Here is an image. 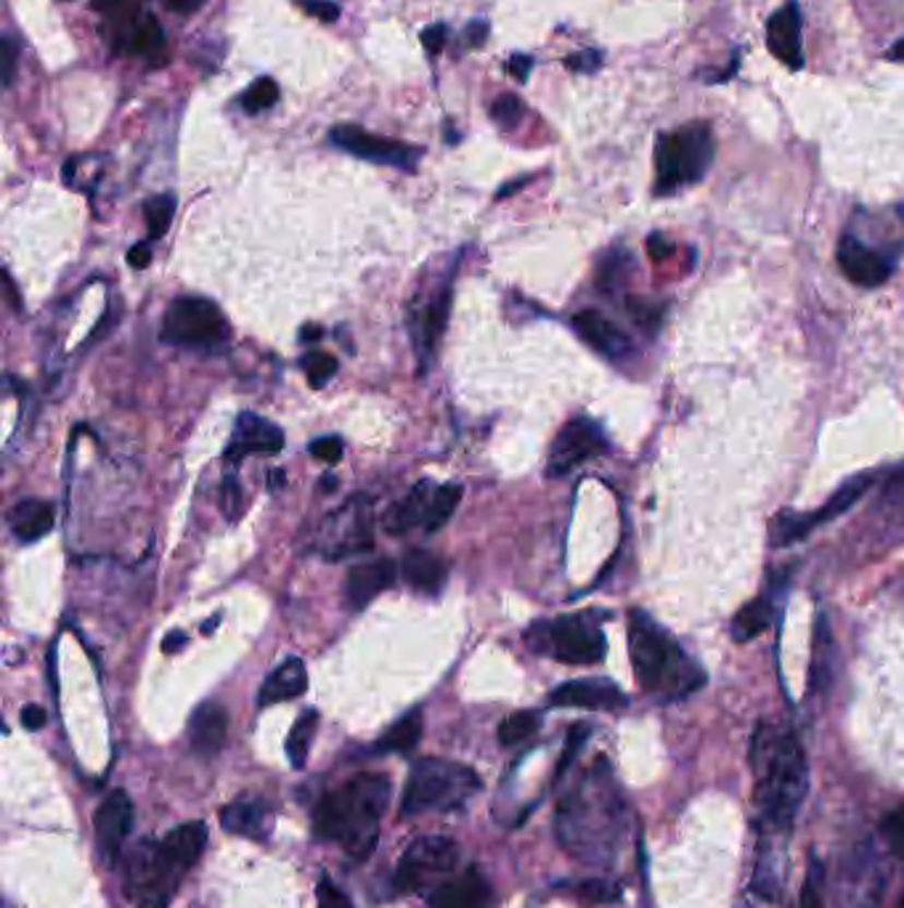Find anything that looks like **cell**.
<instances>
[{
    "instance_id": "obj_35",
    "label": "cell",
    "mask_w": 904,
    "mask_h": 908,
    "mask_svg": "<svg viewBox=\"0 0 904 908\" xmlns=\"http://www.w3.org/2000/svg\"><path fill=\"white\" fill-rule=\"evenodd\" d=\"M173 215H176V197L173 194L152 197L144 208L148 239H163L165 232L173 224Z\"/></svg>"
},
{
    "instance_id": "obj_6",
    "label": "cell",
    "mask_w": 904,
    "mask_h": 908,
    "mask_svg": "<svg viewBox=\"0 0 904 908\" xmlns=\"http://www.w3.org/2000/svg\"><path fill=\"white\" fill-rule=\"evenodd\" d=\"M475 792H480V776L467 765L438 757L419 759L408 774L404 797H401V818L449 811L467 802Z\"/></svg>"
},
{
    "instance_id": "obj_15",
    "label": "cell",
    "mask_w": 904,
    "mask_h": 908,
    "mask_svg": "<svg viewBox=\"0 0 904 908\" xmlns=\"http://www.w3.org/2000/svg\"><path fill=\"white\" fill-rule=\"evenodd\" d=\"M804 16L801 3L798 0H788L780 5L775 14L766 20V48L777 61H783L788 70H804L807 57H804Z\"/></svg>"
},
{
    "instance_id": "obj_55",
    "label": "cell",
    "mask_w": 904,
    "mask_h": 908,
    "mask_svg": "<svg viewBox=\"0 0 904 908\" xmlns=\"http://www.w3.org/2000/svg\"><path fill=\"white\" fill-rule=\"evenodd\" d=\"M488 30H491V27H488V22H483V20L469 22L467 24V33H464V35H467L469 46H475V48L483 46V40L488 38Z\"/></svg>"
},
{
    "instance_id": "obj_4",
    "label": "cell",
    "mask_w": 904,
    "mask_h": 908,
    "mask_svg": "<svg viewBox=\"0 0 904 908\" xmlns=\"http://www.w3.org/2000/svg\"><path fill=\"white\" fill-rule=\"evenodd\" d=\"M629 657L637 683L647 694L682 699L705 683V675L685 657L674 635L645 611L629 614Z\"/></svg>"
},
{
    "instance_id": "obj_43",
    "label": "cell",
    "mask_w": 904,
    "mask_h": 908,
    "mask_svg": "<svg viewBox=\"0 0 904 908\" xmlns=\"http://www.w3.org/2000/svg\"><path fill=\"white\" fill-rule=\"evenodd\" d=\"M590 733H592V728H590V726H584V722H581V726H573L571 731H568L566 752H562V755H560V763H557V774H555V778H560L562 774H566L568 768H571V763L575 759V755H579V752H581V746L586 744V739H590Z\"/></svg>"
},
{
    "instance_id": "obj_8",
    "label": "cell",
    "mask_w": 904,
    "mask_h": 908,
    "mask_svg": "<svg viewBox=\"0 0 904 908\" xmlns=\"http://www.w3.org/2000/svg\"><path fill=\"white\" fill-rule=\"evenodd\" d=\"M870 486H872V475L870 473H859V475H852V479L846 481V484L841 486V490L835 492L833 497L828 499V503L822 505L820 510H814V512H794V510L777 512L775 521H772V545L788 547V545H794V542L807 540V536L812 534L817 527H822V523L833 521V518L844 516L846 510H852L854 505H857L859 499L865 497V492H868Z\"/></svg>"
},
{
    "instance_id": "obj_30",
    "label": "cell",
    "mask_w": 904,
    "mask_h": 908,
    "mask_svg": "<svg viewBox=\"0 0 904 908\" xmlns=\"http://www.w3.org/2000/svg\"><path fill=\"white\" fill-rule=\"evenodd\" d=\"M126 51L135 54V57L146 61H163L165 59V33L163 24L154 20L152 14L141 16L130 30Z\"/></svg>"
},
{
    "instance_id": "obj_33",
    "label": "cell",
    "mask_w": 904,
    "mask_h": 908,
    "mask_svg": "<svg viewBox=\"0 0 904 908\" xmlns=\"http://www.w3.org/2000/svg\"><path fill=\"white\" fill-rule=\"evenodd\" d=\"M135 5H139V0H93V9L102 11L109 24L111 43H128L130 30L139 22L135 20Z\"/></svg>"
},
{
    "instance_id": "obj_40",
    "label": "cell",
    "mask_w": 904,
    "mask_h": 908,
    "mask_svg": "<svg viewBox=\"0 0 904 908\" xmlns=\"http://www.w3.org/2000/svg\"><path fill=\"white\" fill-rule=\"evenodd\" d=\"M523 102H520V96L515 94H501L497 96V102L491 104V120L501 128H515L518 122L523 120Z\"/></svg>"
},
{
    "instance_id": "obj_16",
    "label": "cell",
    "mask_w": 904,
    "mask_h": 908,
    "mask_svg": "<svg viewBox=\"0 0 904 908\" xmlns=\"http://www.w3.org/2000/svg\"><path fill=\"white\" fill-rule=\"evenodd\" d=\"M835 258H838V266L846 280L859 284V287H878V284H883L894 274V261L889 256L872 250V247L865 245L863 239L852 237V234H846L841 239Z\"/></svg>"
},
{
    "instance_id": "obj_23",
    "label": "cell",
    "mask_w": 904,
    "mask_h": 908,
    "mask_svg": "<svg viewBox=\"0 0 904 908\" xmlns=\"http://www.w3.org/2000/svg\"><path fill=\"white\" fill-rule=\"evenodd\" d=\"M401 577H404V582L412 590L436 595V592L443 590L445 579H449V564H445L441 555L430 553V550L414 547L401 561Z\"/></svg>"
},
{
    "instance_id": "obj_5",
    "label": "cell",
    "mask_w": 904,
    "mask_h": 908,
    "mask_svg": "<svg viewBox=\"0 0 904 908\" xmlns=\"http://www.w3.org/2000/svg\"><path fill=\"white\" fill-rule=\"evenodd\" d=\"M714 157L716 139L711 122H685L661 133L655 141V197L677 194L679 189L701 184Z\"/></svg>"
},
{
    "instance_id": "obj_38",
    "label": "cell",
    "mask_w": 904,
    "mask_h": 908,
    "mask_svg": "<svg viewBox=\"0 0 904 908\" xmlns=\"http://www.w3.org/2000/svg\"><path fill=\"white\" fill-rule=\"evenodd\" d=\"M300 364H302V373H306V378L313 388L326 386V382H330L340 369L337 359H334L332 354H326V351H308V354L300 359Z\"/></svg>"
},
{
    "instance_id": "obj_51",
    "label": "cell",
    "mask_w": 904,
    "mask_h": 908,
    "mask_svg": "<svg viewBox=\"0 0 904 908\" xmlns=\"http://www.w3.org/2000/svg\"><path fill=\"white\" fill-rule=\"evenodd\" d=\"M22 726L27 728V731H40V728L46 726V709L37 707V704H27V707L22 709Z\"/></svg>"
},
{
    "instance_id": "obj_14",
    "label": "cell",
    "mask_w": 904,
    "mask_h": 908,
    "mask_svg": "<svg viewBox=\"0 0 904 908\" xmlns=\"http://www.w3.org/2000/svg\"><path fill=\"white\" fill-rule=\"evenodd\" d=\"M133 829V800L122 789H115L104 797L98 805L96 815H93V832H96V845L104 861L115 863L120 856L122 845H126L128 834Z\"/></svg>"
},
{
    "instance_id": "obj_27",
    "label": "cell",
    "mask_w": 904,
    "mask_h": 908,
    "mask_svg": "<svg viewBox=\"0 0 904 908\" xmlns=\"http://www.w3.org/2000/svg\"><path fill=\"white\" fill-rule=\"evenodd\" d=\"M271 805L265 800H237L228 802L221 811V826L228 834H237V837L247 839H260L265 837V824H269Z\"/></svg>"
},
{
    "instance_id": "obj_49",
    "label": "cell",
    "mask_w": 904,
    "mask_h": 908,
    "mask_svg": "<svg viewBox=\"0 0 904 908\" xmlns=\"http://www.w3.org/2000/svg\"><path fill=\"white\" fill-rule=\"evenodd\" d=\"M16 43L11 38H3L0 40V67H3V72H0V80H3V85L9 89L11 80H14V64H16Z\"/></svg>"
},
{
    "instance_id": "obj_32",
    "label": "cell",
    "mask_w": 904,
    "mask_h": 908,
    "mask_svg": "<svg viewBox=\"0 0 904 908\" xmlns=\"http://www.w3.org/2000/svg\"><path fill=\"white\" fill-rule=\"evenodd\" d=\"M316 731H319V712H316V709H306L287 736V757L295 770L306 768L308 752H311Z\"/></svg>"
},
{
    "instance_id": "obj_48",
    "label": "cell",
    "mask_w": 904,
    "mask_h": 908,
    "mask_svg": "<svg viewBox=\"0 0 904 908\" xmlns=\"http://www.w3.org/2000/svg\"><path fill=\"white\" fill-rule=\"evenodd\" d=\"M311 455L316 457V460L337 462L340 457H343V441H340L337 436L316 438V441H311Z\"/></svg>"
},
{
    "instance_id": "obj_24",
    "label": "cell",
    "mask_w": 904,
    "mask_h": 908,
    "mask_svg": "<svg viewBox=\"0 0 904 908\" xmlns=\"http://www.w3.org/2000/svg\"><path fill=\"white\" fill-rule=\"evenodd\" d=\"M438 486L430 484V481H419L412 492L406 494L401 503H395L393 508L388 510L385 516V531L388 534H408L412 529L425 527L427 516H430L432 494H436Z\"/></svg>"
},
{
    "instance_id": "obj_39",
    "label": "cell",
    "mask_w": 904,
    "mask_h": 908,
    "mask_svg": "<svg viewBox=\"0 0 904 908\" xmlns=\"http://www.w3.org/2000/svg\"><path fill=\"white\" fill-rule=\"evenodd\" d=\"M631 256L629 250H610L608 256L599 263V287H616L618 282H623V276L631 271Z\"/></svg>"
},
{
    "instance_id": "obj_17",
    "label": "cell",
    "mask_w": 904,
    "mask_h": 908,
    "mask_svg": "<svg viewBox=\"0 0 904 908\" xmlns=\"http://www.w3.org/2000/svg\"><path fill=\"white\" fill-rule=\"evenodd\" d=\"M552 707H575V709H597V712H616L629 704L627 694L616 683L605 677H586V681L562 683L549 694Z\"/></svg>"
},
{
    "instance_id": "obj_3",
    "label": "cell",
    "mask_w": 904,
    "mask_h": 908,
    "mask_svg": "<svg viewBox=\"0 0 904 908\" xmlns=\"http://www.w3.org/2000/svg\"><path fill=\"white\" fill-rule=\"evenodd\" d=\"M207 845L204 821L176 826L159 842H141L130 856L126 895L135 908H165Z\"/></svg>"
},
{
    "instance_id": "obj_44",
    "label": "cell",
    "mask_w": 904,
    "mask_h": 908,
    "mask_svg": "<svg viewBox=\"0 0 904 908\" xmlns=\"http://www.w3.org/2000/svg\"><path fill=\"white\" fill-rule=\"evenodd\" d=\"M798 908H825L822 906V866L820 863H812V866H809L801 895H798Z\"/></svg>"
},
{
    "instance_id": "obj_28",
    "label": "cell",
    "mask_w": 904,
    "mask_h": 908,
    "mask_svg": "<svg viewBox=\"0 0 904 908\" xmlns=\"http://www.w3.org/2000/svg\"><path fill=\"white\" fill-rule=\"evenodd\" d=\"M449 303H451V287H443L427 306L423 308L417 319H414V330H417V345L419 354H432L436 351L438 338H441L445 319H449Z\"/></svg>"
},
{
    "instance_id": "obj_1",
    "label": "cell",
    "mask_w": 904,
    "mask_h": 908,
    "mask_svg": "<svg viewBox=\"0 0 904 908\" xmlns=\"http://www.w3.org/2000/svg\"><path fill=\"white\" fill-rule=\"evenodd\" d=\"M751 770L759 824L788 832L809 789L807 755L796 733L759 722L751 736Z\"/></svg>"
},
{
    "instance_id": "obj_56",
    "label": "cell",
    "mask_w": 904,
    "mask_h": 908,
    "mask_svg": "<svg viewBox=\"0 0 904 908\" xmlns=\"http://www.w3.org/2000/svg\"><path fill=\"white\" fill-rule=\"evenodd\" d=\"M170 11H176V14H194V11H200L207 0H163Z\"/></svg>"
},
{
    "instance_id": "obj_12",
    "label": "cell",
    "mask_w": 904,
    "mask_h": 908,
    "mask_svg": "<svg viewBox=\"0 0 904 908\" xmlns=\"http://www.w3.org/2000/svg\"><path fill=\"white\" fill-rule=\"evenodd\" d=\"M605 452H608V438H605L603 428L590 417H575L568 425H562V431L552 441L547 475L560 479V475H568L573 468L584 465L594 457H603Z\"/></svg>"
},
{
    "instance_id": "obj_53",
    "label": "cell",
    "mask_w": 904,
    "mask_h": 908,
    "mask_svg": "<svg viewBox=\"0 0 904 908\" xmlns=\"http://www.w3.org/2000/svg\"><path fill=\"white\" fill-rule=\"evenodd\" d=\"M128 263L133 266V269H146L148 263H152V245L148 243H139L133 245L128 250Z\"/></svg>"
},
{
    "instance_id": "obj_60",
    "label": "cell",
    "mask_w": 904,
    "mask_h": 908,
    "mask_svg": "<svg viewBox=\"0 0 904 908\" xmlns=\"http://www.w3.org/2000/svg\"><path fill=\"white\" fill-rule=\"evenodd\" d=\"M321 490H326V492H330V490H334V479H326V481H324V484H321Z\"/></svg>"
},
{
    "instance_id": "obj_26",
    "label": "cell",
    "mask_w": 904,
    "mask_h": 908,
    "mask_svg": "<svg viewBox=\"0 0 904 908\" xmlns=\"http://www.w3.org/2000/svg\"><path fill=\"white\" fill-rule=\"evenodd\" d=\"M53 505L46 499H19L14 508L9 510V529L14 531L19 542H37L53 529Z\"/></svg>"
},
{
    "instance_id": "obj_46",
    "label": "cell",
    "mask_w": 904,
    "mask_h": 908,
    "mask_svg": "<svg viewBox=\"0 0 904 908\" xmlns=\"http://www.w3.org/2000/svg\"><path fill=\"white\" fill-rule=\"evenodd\" d=\"M295 3L300 5L308 16H313V20L319 22L332 24L340 20V5L334 3V0H295Z\"/></svg>"
},
{
    "instance_id": "obj_47",
    "label": "cell",
    "mask_w": 904,
    "mask_h": 908,
    "mask_svg": "<svg viewBox=\"0 0 904 908\" xmlns=\"http://www.w3.org/2000/svg\"><path fill=\"white\" fill-rule=\"evenodd\" d=\"M566 67L571 72H579V75H592V72H597L599 67H603V54L594 51V48H586V51L571 54V57L566 59Z\"/></svg>"
},
{
    "instance_id": "obj_61",
    "label": "cell",
    "mask_w": 904,
    "mask_h": 908,
    "mask_svg": "<svg viewBox=\"0 0 904 908\" xmlns=\"http://www.w3.org/2000/svg\"><path fill=\"white\" fill-rule=\"evenodd\" d=\"M900 908H904V895L900 898Z\"/></svg>"
},
{
    "instance_id": "obj_29",
    "label": "cell",
    "mask_w": 904,
    "mask_h": 908,
    "mask_svg": "<svg viewBox=\"0 0 904 908\" xmlns=\"http://www.w3.org/2000/svg\"><path fill=\"white\" fill-rule=\"evenodd\" d=\"M775 622V605H772L770 598H757V601L746 603L738 614L733 616V638L738 644H748V640L759 638Z\"/></svg>"
},
{
    "instance_id": "obj_9",
    "label": "cell",
    "mask_w": 904,
    "mask_h": 908,
    "mask_svg": "<svg viewBox=\"0 0 904 908\" xmlns=\"http://www.w3.org/2000/svg\"><path fill=\"white\" fill-rule=\"evenodd\" d=\"M538 629L544 633V646H547L549 657L562 664H597L608 651L605 633L584 614L560 616L555 622H544V627Z\"/></svg>"
},
{
    "instance_id": "obj_18",
    "label": "cell",
    "mask_w": 904,
    "mask_h": 908,
    "mask_svg": "<svg viewBox=\"0 0 904 908\" xmlns=\"http://www.w3.org/2000/svg\"><path fill=\"white\" fill-rule=\"evenodd\" d=\"M284 449V434L274 423L255 412H241L234 428L231 444L226 447L228 462H241L247 455H278Z\"/></svg>"
},
{
    "instance_id": "obj_31",
    "label": "cell",
    "mask_w": 904,
    "mask_h": 908,
    "mask_svg": "<svg viewBox=\"0 0 904 908\" xmlns=\"http://www.w3.org/2000/svg\"><path fill=\"white\" fill-rule=\"evenodd\" d=\"M423 739V712L412 709L388 728L385 736L377 741V752H395V755H406Z\"/></svg>"
},
{
    "instance_id": "obj_54",
    "label": "cell",
    "mask_w": 904,
    "mask_h": 908,
    "mask_svg": "<svg viewBox=\"0 0 904 908\" xmlns=\"http://www.w3.org/2000/svg\"><path fill=\"white\" fill-rule=\"evenodd\" d=\"M647 250L655 261H664V258L671 256L674 245H671V239L664 237V234H653V237L647 239Z\"/></svg>"
},
{
    "instance_id": "obj_20",
    "label": "cell",
    "mask_w": 904,
    "mask_h": 908,
    "mask_svg": "<svg viewBox=\"0 0 904 908\" xmlns=\"http://www.w3.org/2000/svg\"><path fill=\"white\" fill-rule=\"evenodd\" d=\"M493 889L491 882L478 869H467L454 880L443 882L432 893V908H491Z\"/></svg>"
},
{
    "instance_id": "obj_13",
    "label": "cell",
    "mask_w": 904,
    "mask_h": 908,
    "mask_svg": "<svg viewBox=\"0 0 904 908\" xmlns=\"http://www.w3.org/2000/svg\"><path fill=\"white\" fill-rule=\"evenodd\" d=\"M330 547L324 550L330 558L367 553L374 545L371 540V505L364 494H356L343 510H337L330 521Z\"/></svg>"
},
{
    "instance_id": "obj_19",
    "label": "cell",
    "mask_w": 904,
    "mask_h": 908,
    "mask_svg": "<svg viewBox=\"0 0 904 908\" xmlns=\"http://www.w3.org/2000/svg\"><path fill=\"white\" fill-rule=\"evenodd\" d=\"M573 330L581 341L592 345V349L597 351V354H603L605 359L621 362L631 354V341L627 332H623L621 327L612 325L605 314L594 311V308L575 314Z\"/></svg>"
},
{
    "instance_id": "obj_41",
    "label": "cell",
    "mask_w": 904,
    "mask_h": 908,
    "mask_svg": "<svg viewBox=\"0 0 904 908\" xmlns=\"http://www.w3.org/2000/svg\"><path fill=\"white\" fill-rule=\"evenodd\" d=\"M575 895H579L581 904L603 906V904H610V900L618 898V887L610 885V882H605V880H590V882H581L579 889H575Z\"/></svg>"
},
{
    "instance_id": "obj_37",
    "label": "cell",
    "mask_w": 904,
    "mask_h": 908,
    "mask_svg": "<svg viewBox=\"0 0 904 908\" xmlns=\"http://www.w3.org/2000/svg\"><path fill=\"white\" fill-rule=\"evenodd\" d=\"M276 102H278V85L271 78L255 80V83H252L250 89L241 94V109H245L247 115L265 113V109L274 107Z\"/></svg>"
},
{
    "instance_id": "obj_25",
    "label": "cell",
    "mask_w": 904,
    "mask_h": 908,
    "mask_svg": "<svg viewBox=\"0 0 904 908\" xmlns=\"http://www.w3.org/2000/svg\"><path fill=\"white\" fill-rule=\"evenodd\" d=\"M308 688V672L306 664L300 659H287L265 677L263 685H260L258 704L260 707H271V704H282L289 699H297V696L306 694Z\"/></svg>"
},
{
    "instance_id": "obj_21",
    "label": "cell",
    "mask_w": 904,
    "mask_h": 908,
    "mask_svg": "<svg viewBox=\"0 0 904 908\" xmlns=\"http://www.w3.org/2000/svg\"><path fill=\"white\" fill-rule=\"evenodd\" d=\"M395 574L399 568L390 558H377L369 564H358L348 571V582H345V598H348L350 609H364L374 601L380 592L390 590L395 585Z\"/></svg>"
},
{
    "instance_id": "obj_52",
    "label": "cell",
    "mask_w": 904,
    "mask_h": 908,
    "mask_svg": "<svg viewBox=\"0 0 904 908\" xmlns=\"http://www.w3.org/2000/svg\"><path fill=\"white\" fill-rule=\"evenodd\" d=\"M507 70H510L512 75L520 80V83H525V80H528V75H531V70H534V59L525 57V54H515V57L507 61Z\"/></svg>"
},
{
    "instance_id": "obj_45",
    "label": "cell",
    "mask_w": 904,
    "mask_h": 908,
    "mask_svg": "<svg viewBox=\"0 0 904 908\" xmlns=\"http://www.w3.org/2000/svg\"><path fill=\"white\" fill-rule=\"evenodd\" d=\"M316 904L319 908H353L348 895L334 885L330 876H321L319 885H316Z\"/></svg>"
},
{
    "instance_id": "obj_59",
    "label": "cell",
    "mask_w": 904,
    "mask_h": 908,
    "mask_svg": "<svg viewBox=\"0 0 904 908\" xmlns=\"http://www.w3.org/2000/svg\"><path fill=\"white\" fill-rule=\"evenodd\" d=\"M887 59L889 61H896V64H904V38L896 40L894 46L887 51Z\"/></svg>"
},
{
    "instance_id": "obj_11",
    "label": "cell",
    "mask_w": 904,
    "mask_h": 908,
    "mask_svg": "<svg viewBox=\"0 0 904 908\" xmlns=\"http://www.w3.org/2000/svg\"><path fill=\"white\" fill-rule=\"evenodd\" d=\"M330 141L337 150L348 152L353 157L401 170H414L419 157H423V150H417V146L364 131L358 126H334L330 131Z\"/></svg>"
},
{
    "instance_id": "obj_50",
    "label": "cell",
    "mask_w": 904,
    "mask_h": 908,
    "mask_svg": "<svg viewBox=\"0 0 904 908\" xmlns=\"http://www.w3.org/2000/svg\"><path fill=\"white\" fill-rule=\"evenodd\" d=\"M445 38H449V27L445 24H430V27L423 30V46L430 54H438L445 46Z\"/></svg>"
},
{
    "instance_id": "obj_57",
    "label": "cell",
    "mask_w": 904,
    "mask_h": 908,
    "mask_svg": "<svg viewBox=\"0 0 904 908\" xmlns=\"http://www.w3.org/2000/svg\"><path fill=\"white\" fill-rule=\"evenodd\" d=\"M321 338H324V330H321V327H316V325L302 327V332H300L302 343H316V341H321Z\"/></svg>"
},
{
    "instance_id": "obj_58",
    "label": "cell",
    "mask_w": 904,
    "mask_h": 908,
    "mask_svg": "<svg viewBox=\"0 0 904 908\" xmlns=\"http://www.w3.org/2000/svg\"><path fill=\"white\" fill-rule=\"evenodd\" d=\"M183 644H186V635H183V633H173V635H167V638H165V651H167V653L181 651Z\"/></svg>"
},
{
    "instance_id": "obj_7",
    "label": "cell",
    "mask_w": 904,
    "mask_h": 908,
    "mask_svg": "<svg viewBox=\"0 0 904 908\" xmlns=\"http://www.w3.org/2000/svg\"><path fill=\"white\" fill-rule=\"evenodd\" d=\"M163 341L186 349H215L228 341V322L213 300L176 298L163 319Z\"/></svg>"
},
{
    "instance_id": "obj_22",
    "label": "cell",
    "mask_w": 904,
    "mask_h": 908,
    "mask_svg": "<svg viewBox=\"0 0 904 908\" xmlns=\"http://www.w3.org/2000/svg\"><path fill=\"white\" fill-rule=\"evenodd\" d=\"M228 736V712L218 701H204L189 720V741L197 757H215Z\"/></svg>"
},
{
    "instance_id": "obj_42",
    "label": "cell",
    "mask_w": 904,
    "mask_h": 908,
    "mask_svg": "<svg viewBox=\"0 0 904 908\" xmlns=\"http://www.w3.org/2000/svg\"><path fill=\"white\" fill-rule=\"evenodd\" d=\"M883 837H887L891 852H894L900 861H904V802L896 811H891L881 824Z\"/></svg>"
},
{
    "instance_id": "obj_34",
    "label": "cell",
    "mask_w": 904,
    "mask_h": 908,
    "mask_svg": "<svg viewBox=\"0 0 904 908\" xmlns=\"http://www.w3.org/2000/svg\"><path fill=\"white\" fill-rule=\"evenodd\" d=\"M460 503H462V486L460 484H443V486H438L436 494H432L430 516H427L425 529L427 531L443 529L445 523L451 521V516H454V510L460 508Z\"/></svg>"
},
{
    "instance_id": "obj_10",
    "label": "cell",
    "mask_w": 904,
    "mask_h": 908,
    "mask_svg": "<svg viewBox=\"0 0 904 908\" xmlns=\"http://www.w3.org/2000/svg\"><path fill=\"white\" fill-rule=\"evenodd\" d=\"M456 863V842L449 837H419L408 845L395 869V887L401 893H417L445 876Z\"/></svg>"
},
{
    "instance_id": "obj_2",
    "label": "cell",
    "mask_w": 904,
    "mask_h": 908,
    "mask_svg": "<svg viewBox=\"0 0 904 908\" xmlns=\"http://www.w3.org/2000/svg\"><path fill=\"white\" fill-rule=\"evenodd\" d=\"M390 800L385 774H358L324 794L313 811V832L324 842H337L356 861H367L380 839V821Z\"/></svg>"
},
{
    "instance_id": "obj_36",
    "label": "cell",
    "mask_w": 904,
    "mask_h": 908,
    "mask_svg": "<svg viewBox=\"0 0 904 908\" xmlns=\"http://www.w3.org/2000/svg\"><path fill=\"white\" fill-rule=\"evenodd\" d=\"M542 726V718L536 712H515L510 718L501 720L497 736L501 746H515L520 741L531 739Z\"/></svg>"
}]
</instances>
